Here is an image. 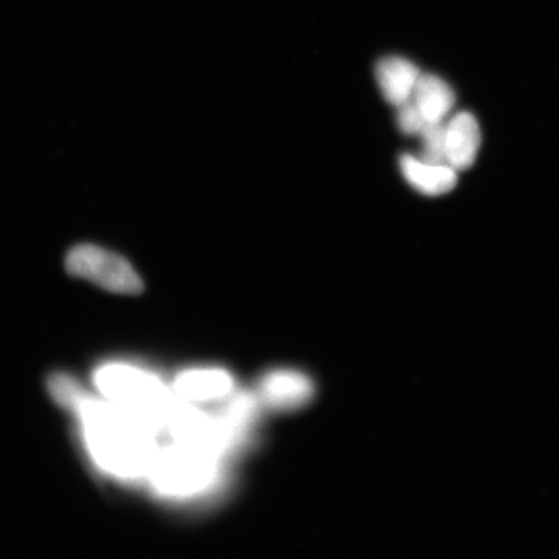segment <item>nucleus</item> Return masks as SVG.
Wrapping results in <instances>:
<instances>
[{
	"mask_svg": "<svg viewBox=\"0 0 559 559\" xmlns=\"http://www.w3.org/2000/svg\"><path fill=\"white\" fill-rule=\"evenodd\" d=\"M86 439L97 463L121 477L136 478L150 474L157 451L155 430L140 423L114 403H86L80 415Z\"/></svg>",
	"mask_w": 559,
	"mask_h": 559,
	"instance_id": "nucleus-1",
	"label": "nucleus"
},
{
	"mask_svg": "<svg viewBox=\"0 0 559 559\" xmlns=\"http://www.w3.org/2000/svg\"><path fill=\"white\" fill-rule=\"evenodd\" d=\"M97 388L129 415L157 430L166 425L173 402L155 376L128 366H108L96 374Z\"/></svg>",
	"mask_w": 559,
	"mask_h": 559,
	"instance_id": "nucleus-2",
	"label": "nucleus"
},
{
	"mask_svg": "<svg viewBox=\"0 0 559 559\" xmlns=\"http://www.w3.org/2000/svg\"><path fill=\"white\" fill-rule=\"evenodd\" d=\"M216 463L218 454L177 443L157 453L150 475L160 492L190 496L212 484Z\"/></svg>",
	"mask_w": 559,
	"mask_h": 559,
	"instance_id": "nucleus-3",
	"label": "nucleus"
},
{
	"mask_svg": "<svg viewBox=\"0 0 559 559\" xmlns=\"http://www.w3.org/2000/svg\"><path fill=\"white\" fill-rule=\"evenodd\" d=\"M66 269L70 276L86 280L116 295L136 296L144 289L142 277L126 258L94 243L70 249Z\"/></svg>",
	"mask_w": 559,
	"mask_h": 559,
	"instance_id": "nucleus-4",
	"label": "nucleus"
},
{
	"mask_svg": "<svg viewBox=\"0 0 559 559\" xmlns=\"http://www.w3.org/2000/svg\"><path fill=\"white\" fill-rule=\"evenodd\" d=\"M480 129L475 117L461 111L445 123L447 165L460 171L469 169L480 146Z\"/></svg>",
	"mask_w": 559,
	"mask_h": 559,
	"instance_id": "nucleus-5",
	"label": "nucleus"
},
{
	"mask_svg": "<svg viewBox=\"0 0 559 559\" xmlns=\"http://www.w3.org/2000/svg\"><path fill=\"white\" fill-rule=\"evenodd\" d=\"M419 75L414 62L400 56L383 58L376 66L377 85L384 99L395 107L411 99Z\"/></svg>",
	"mask_w": 559,
	"mask_h": 559,
	"instance_id": "nucleus-6",
	"label": "nucleus"
},
{
	"mask_svg": "<svg viewBox=\"0 0 559 559\" xmlns=\"http://www.w3.org/2000/svg\"><path fill=\"white\" fill-rule=\"evenodd\" d=\"M400 166L408 185L426 195L449 193L457 185V171L449 165L429 164L419 157L403 155Z\"/></svg>",
	"mask_w": 559,
	"mask_h": 559,
	"instance_id": "nucleus-7",
	"label": "nucleus"
},
{
	"mask_svg": "<svg viewBox=\"0 0 559 559\" xmlns=\"http://www.w3.org/2000/svg\"><path fill=\"white\" fill-rule=\"evenodd\" d=\"M177 393L188 402H206L226 396L234 388L233 377L222 369H192L180 374Z\"/></svg>",
	"mask_w": 559,
	"mask_h": 559,
	"instance_id": "nucleus-8",
	"label": "nucleus"
},
{
	"mask_svg": "<svg viewBox=\"0 0 559 559\" xmlns=\"http://www.w3.org/2000/svg\"><path fill=\"white\" fill-rule=\"evenodd\" d=\"M264 400L277 409H292L310 401L312 384L306 376L293 370H277L262 383Z\"/></svg>",
	"mask_w": 559,
	"mask_h": 559,
	"instance_id": "nucleus-9",
	"label": "nucleus"
},
{
	"mask_svg": "<svg viewBox=\"0 0 559 559\" xmlns=\"http://www.w3.org/2000/svg\"><path fill=\"white\" fill-rule=\"evenodd\" d=\"M411 100L428 123L444 122L454 105V93L449 83L432 74H421Z\"/></svg>",
	"mask_w": 559,
	"mask_h": 559,
	"instance_id": "nucleus-10",
	"label": "nucleus"
},
{
	"mask_svg": "<svg viewBox=\"0 0 559 559\" xmlns=\"http://www.w3.org/2000/svg\"><path fill=\"white\" fill-rule=\"evenodd\" d=\"M47 384L55 402L59 403L61 407L74 412L76 415H80L82 408L91 400L85 389L67 374H52Z\"/></svg>",
	"mask_w": 559,
	"mask_h": 559,
	"instance_id": "nucleus-11",
	"label": "nucleus"
},
{
	"mask_svg": "<svg viewBox=\"0 0 559 559\" xmlns=\"http://www.w3.org/2000/svg\"><path fill=\"white\" fill-rule=\"evenodd\" d=\"M421 138V155L425 163L447 165L445 157V123H430L419 134Z\"/></svg>",
	"mask_w": 559,
	"mask_h": 559,
	"instance_id": "nucleus-12",
	"label": "nucleus"
},
{
	"mask_svg": "<svg viewBox=\"0 0 559 559\" xmlns=\"http://www.w3.org/2000/svg\"><path fill=\"white\" fill-rule=\"evenodd\" d=\"M396 122L403 134L409 136H419L426 126L430 124L411 99L397 107Z\"/></svg>",
	"mask_w": 559,
	"mask_h": 559,
	"instance_id": "nucleus-13",
	"label": "nucleus"
}]
</instances>
